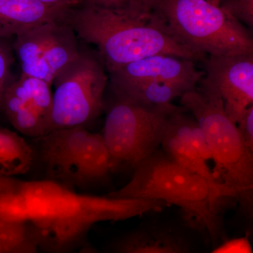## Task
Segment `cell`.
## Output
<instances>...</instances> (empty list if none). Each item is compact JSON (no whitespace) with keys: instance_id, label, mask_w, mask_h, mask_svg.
<instances>
[{"instance_id":"1","label":"cell","mask_w":253,"mask_h":253,"mask_svg":"<svg viewBox=\"0 0 253 253\" xmlns=\"http://www.w3.org/2000/svg\"><path fill=\"white\" fill-rule=\"evenodd\" d=\"M63 21L78 38L96 46L108 72L154 55L204 60L168 34L148 0L79 1Z\"/></svg>"},{"instance_id":"2","label":"cell","mask_w":253,"mask_h":253,"mask_svg":"<svg viewBox=\"0 0 253 253\" xmlns=\"http://www.w3.org/2000/svg\"><path fill=\"white\" fill-rule=\"evenodd\" d=\"M21 190L38 249L44 253H74L87 242L95 224L126 220L168 206L156 200L84 194L46 179L22 181Z\"/></svg>"},{"instance_id":"3","label":"cell","mask_w":253,"mask_h":253,"mask_svg":"<svg viewBox=\"0 0 253 253\" xmlns=\"http://www.w3.org/2000/svg\"><path fill=\"white\" fill-rule=\"evenodd\" d=\"M109 196L175 205L201 224L213 242L221 235L217 208L224 199L222 195L204 177L181 167L160 149L138 163L126 185Z\"/></svg>"},{"instance_id":"4","label":"cell","mask_w":253,"mask_h":253,"mask_svg":"<svg viewBox=\"0 0 253 253\" xmlns=\"http://www.w3.org/2000/svg\"><path fill=\"white\" fill-rule=\"evenodd\" d=\"M169 36L206 59L253 54L252 31L219 6V1L148 0Z\"/></svg>"},{"instance_id":"5","label":"cell","mask_w":253,"mask_h":253,"mask_svg":"<svg viewBox=\"0 0 253 253\" xmlns=\"http://www.w3.org/2000/svg\"><path fill=\"white\" fill-rule=\"evenodd\" d=\"M180 104L191 113L204 132L214 167L216 180L237 196L249 214L252 213L253 151L245 144L237 125L224 112L217 93L199 85L181 96Z\"/></svg>"},{"instance_id":"6","label":"cell","mask_w":253,"mask_h":253,"mask_svg":"<svg viewBox=\"0 0 253 253\" xmlns=\"http://www.w3.org/2000/svg\"><path fill=\"white\" fill-rule=\"evenodd\" d=\"M36 140L45 179L68 189L101 185L116 171L101 133L79 126L53 131Z\"/></svg>"},{"instance_id":"7","label":"cell","mask_w":253,"mask_h":253,"mask_svg":"<svg viewBox=\"0 0 253 253\" xmlns=\"http://www.w3.org/2000/svg\"><path fill=\"white\" fill-rule=\"evenodd\" d=\"M184 111L185 108L172 104L146 106L116 96L108 109L101 134L116 170L132 169L158 151L169 119Z\"/></svg>"},{"instance_id":"8","label":"cell","mask_w":253,"mask_h":253,"mask_svg":"<svg viewBox=\"0 0 253 253\" xmlns=\"http://www.w3.org/2000/svg\"><path fill=\"white\" fill-rule=\"evenodd\" d=\"M97 52L81 51L54 80L51 132L86 127L104 109L108 76Z\"/></svg>"},{"instance_id":"9","label":"cell","mask_w":253,"mask_h":253,"mask_svg":"<svg viewBox=\"0 0 253 253\" xmlns=\"http://www.w3.org/2000/svg\"><path fill=\"white\" fill-rule=\"evenodd\" d=\"M78 39L63 21L45 23L16 37L11 46L21 65V75L52 86L60 73L81 54Z\"/></svg>"},{"instance_id":"10","label":"cell","mask_w":253,"mask_h":253,"mask_svg":"<svg viewBox=\"0 0 253 253\" xmlns=\"http://www.w3.org/2000/svg\"><path fill=\"white\" fill-rule=\"evenodd\" d=\"M201 62L205 76L199 85L219 95L226 116L237 125L253 106V53L208 56Z\"/></svg>"},{"instance_id":"11","label":"cell","mask_w":253,"mask_h":253,"mask_svg":"<svg viewBox=\"0 0 253 253\" xmlns=\"http://www.w3.org/2000/svg\"><path fill=\"white\" fill-rule=\"evenodd\" d=\"M51 87L46 82L22 75L10 84L1 111L18 132L33 139L51 132Z\"/></svg>"},{"instance_id":"12","label":"cell","mask_w":253,"mask_h":253,"mask_svg":"<svg viewBox=\"0 0 253 253\" xmlns=\"http://www.w3.org/2000/svg\"><path fill=\"white\" fill-rule=\"evenodd\" d=\"M111 85L146 81H164L199 84L204 71L195 61L170 55L158 54L144 58L109 71Z\"/></svg>"},{"instance_id":"13","label":"cell","mask_w":253,"mask_h":253,"mask_svg":"<svg viewBox=\"0 0 253 253\" xmlns=\"http://www.w3.org/2000/svg\"><path fill=\"white\" fill-rule=\"evenodd\" d=\"M76 0H0V38L9 40L45 23L64 21Z\"/></svg>"},{"instance_id":"14","label":"cell","mask_w":253,"mask_h":253,"mask_svg":"<svg viewBox=\"0 0 253 253\" xmlns=\"http://www.w3.org/2000/svg\"><path fill=\"white\" fill-rule=\"evenodd\" d=\"M186 113L187 111L175 113L169 119L161 143L163 153L181 167L204 177L222 195L224 199H237L233 190L216 180L207 161H205L192 144L188 121L189 115Z\"/></svg>"},{"instance_id":"15","label":"cell","mask_w":253,"mask_h":253,"mask_svg":"<svg viewBox=\"0 0 253 253\" xmlns=\"http://www.w3.org/2000/svg\"><path fill=\"white\" fill-rule=\"evenodd\" d=\"M109 253H198L184 233L163 226H143L120 238Z\"/></svg>"},{"instance_id":"16","label":"cell","mask_w":253,"mask_h":253,"mask_svg":"<svg viewBox=\"0 0 253 253\" xmlns=\"http://www.w3.org/2000/svg\"><path fill=\"white\" fill-rule=\"evenodd\" d=\"M115 96L150 106H166L196 89V84L187 83L146 81L111 85Z\"/></svg>"},{"instance_id":"17","label":"cell","mask_w":253,"mask_h":253,"mask_svg":"<svg viewBox=\"0 0 253 253\" xmlns=\"http://www.w3.org/2000/svg\"><path fill=\"white\" fill-rule=\"evenodd\" d=\"M35 151L22 136L0 126V176L16 178L29 172Z\"/></svg>"},{"instance_id":"18","label":"cell","mask_w":253,"mask_h":253,"mask_svg":"<svg viewBox=\"0 0 253 253\" xmlns=\"http://www.w3.org/2000/svg\"><path fill=\"white\" fill-rule=\"evenodd\" d=\"M38 239L31 223L13 224L0 220V253H38Z\"/></svg>"},{"instance_id":"19","label":"cell","mask_w":253,"mask_h":253,"mask_svg":"<svg viewBox=\"0 0 253 253\" xmlns=\"http://www.w3.org/2000/svg\"><path fill=\"white\" fill-rule=\"evenodd\" d=\"M21 182L17 187L0 195V220L13 224L30 223L27 204L21 192Z\"/></svg>"},{"instance_id":"20","label":"cell","mask_w":253,"mask_h":253,"mask_svg":"<svg viewBox=\"0 0 253 253\" xmlns=\"http://www.w3.org/2000/svg\"><path fill=\"white\" fill-rule=\"evenodd\" d=\"M15 55L9 40L0 38V111L5 93L14 81L12 66Z\"/></svg>"},{"instance_id":"21","label":"cell","mask_w":253,"mask_h":253,"mask_svg":"<svg viewBox=\"0 0 253 253\" xmlns=\"http://www.w3.org/2000/svg\"><path fill=\"white\" fill-rule=\"evenodd\" d=\"M219 5L231 17L253 31V0H223L219 1Z\"/></svg>"},{"instance_id":"22","label":"cell","mask_w":253,"mask_h":253,"mask_svg":"<svg viewBox=\"0 0 253 253\" xmlns=\"http://www.w3.org/2000/svg\"><path fill=\"white\" fill-rule=\"evenodd\" d=\"M188 121H189L191 142L205 161L208 162V161L211 160V154L204 132H203L199 123L193 117V116H191L189 115Z\"/></svg>"},{"instance_id":"23","label":"cell","mask_w":253,"mask_h":253,"mask_svg":"<svg viewBox=\"0 0 253 253\" xmlns=\"http://www.w3.org/2000/svg\"><path fill=\"white\" fill-rule=\"evenodd\" d=\"M237 127L245 144L253 151V106L238 123Z\"/></svg>"},{"instance_id":"24","label":"cell","mask_w":253,"mask_h":253,"mask_svg":"<svg viewBox=\"0 0 253 253\" xmlns=\"http://www.w3.org/2000/svg\"><path fill=\"white\" fill-rule=\"evenodd\" d=\"M21 180L16 178L4 177L0 176V195L5 191L14 189L19 185Z\"/></svg>"},{"instance_id":"25","label":"cell","mask_w":253,"mask_h":253,"mask_svg":"<svg viewBox=\"0 0 253 253\" xmlns=\"http://www.w3.org/2000/svg\"><path fill=\"white\" fill-rule=\"evenodd\" d=\"M73 253H100L98 250L89 242H86L81 248Z\"/></svg>"}]
</instances>
